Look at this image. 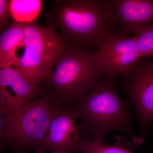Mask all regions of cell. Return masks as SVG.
<instances>
[{"label":"cell","instance_id":"8fae6325","mask_svg":"<svg viewBox=\"0 0 153 153\" xmlns=\"http://www.w3.org/2000/svg\"><path fill=\"white\" fill-rule=\"evenodd\" d=\"M11 67L19 71L29 82L36 85L49 84L53 71L41 54L24 44L15 50Z\"/></svg>","mask_w":153,"mask_h":153},{"label":"cell","instance_id":"3957f363","mask_svg":"<svg viewBox=\"0 0 153 153\" xmlns=\"http://www.w3.org/2000/svg\"><path fill=\"white\" fill-rule=\"evenodd\" d=\"M66 106L50 88L18 111L0 116L1 150L15 153L44 152L43 144L49 126Z\"/></svg>","mask_w":153,"mask_h":153},{"label":"cell","instance_id":"8992f818","mask_svg":"<svg viewBox=\"0 0 153 153\" xmlns=\"http://www.w3.org/2000/svg\"><path fill=\"white\" fill-rule=\"evenodd\" d=\"M97 52L105 75L115 79L128 74L140 57L135 36L117 33L103 41Z\"/></svg>","mask_w":153,"mask_h":153},{"label":"cell","instance_id":"6da1fadb","mask_svg":"<svg viewBox=\"0 0 153 153\" xmlns=\"http://www.w3.org/2000/svg\"><path fill=\"white\" fill-rule=\"evenodd\" d=\"M46 19L65 43L86 50L97 49L117 33L110 0L57 1Z\"/></svg>","mask_w":153,"mask_h":153},{"label":"cell","instance_id":"277c9868","mask_svg":"<svg viewBox=\"0 0 153 153\" xmlns=\"http://www.w3.org/2000/svg\"><path fill=\"white\" fill-rule=\"evenodd\" d=\"M105 76L97 51L66 43L48 83L63 104L70 106L98 85Z\"/></svg>","mask_w":153,"mask_h":153},{"label":"cell","instance_id":"9c48e42d","mask_svg":"<svg viewBox=\"0 0 153 153\" xmlns=\"http://www.w3.org/2000/svg\"><path fill=\"white\" fill-rule=\"evenodd\" d=\"M118 34H135L140 28L153 23V0H110Z\"/></svg>","mask_w":153,"mask_h":153},{"label":"cell","instance_id":"30bf717a","mask_svg":"<svg viewBox=\"0 0 153 153\" xmlns=\"http://www.w3.org/2000/svg\"><path fill=\"white\" fill-rule=\"evenodd\" d=\"M22 24L24 45L35 49L53 69L66 44L62 36L52 26L42 27L34 22Z\"/></svg>","mask_w":153,"mask_h":153},{"label":"cell","instance_id":"4fadbf2b","mask_svg":"<svg viewBox=\"0 0 153 153\" xmlns=\"http://www.w3.org/2000/svg\"><path fill=\"white\" fill-rule=\"evenodd\" d=\"M117 140L111 146L86 139L79 145L77 153H134L135 145L121 137H118Z\"/></svg>","mask_w":153,"mask_h":153},{"label":"cell","instance_id":"5b68a950","mask_svg":"<svg viewBox=\"0 0 153 153\" xmlns=\"http://www.w3.org/2000/svg\"><path fill=\"white\" fill-rule=\"evenodd\" d=\"M119 89L133 103L143 138L153 121V60L140 57L132 70L123 77Z\"/></svg>","mask_w":153,"mask_h":153},{"label":"cell","instance_id":"2e32d148","mask_svg":"<svg viewBox=\"0 0 153 153\" xmlns=\"http://www.w3.org/2000/svg\"><path fill=\"white\" fill-rule=\"evenodd\" d=\"M13 19L10 8V0H0V30H5Z\"/></svg>","mask_w":153,"mask_h":153},{"label":"cell","instance_id":"ba28073f","mask_svg":"<svg viewBox=\"0 0 153 153\" xmlns=\"http://www.w3.org/2000/svg\"><path fill=\"white\" fill-rule=\"evenodd\" d=\"M76 120L71 108L64 107L49 126L43 151L51 153H77L79 145L86 138Z\"/></svg>","mask_w":153,"mask_h":153},{"label":"cell","instance_id":"9a60e30c","mask_svg":"<svg viewBox=\"0 0 153 153\" xmlns=\"http://www.w3.org/2000/svg\"><path fill=\"white\" fill-rule=\"evenodd\" d=\"M134 36L140 57L153 58V23L140 28Z\"/></svg>","mask_w":153,"mask_h":153},{"label":"cell","instance_id":"e0dca14e","mask_svg":"<svg viewBox=\"0 0 153 153\" xmlns=\"http://www.w3.org/2000/svg\"><path fill=\"white\" fill-rule=\"evenodd\" d=\"M36 153H44V152H43V151H40V152H37Z\"/></svg>","mask_w":153,"mask_h":153},{"label":"cell","instance_id":"5bb4252c","mask_svg":"<svg viewBox=\"0 0 153 153\" xmlns=\"http://www.w3.org/2000/svg\"><path fill=\"white\" fill-rule=\"evenodd\" d=\"M41 0H10V8L14 21L29 23L39 16L42 7Z\"/></svg>","mask_w":153,"mask_h":153},{"label":"cell","instance_id":"7c38bea8","mask_svg":"<svg viewBox=\"0 0 153 153\" xmlns=\"http://www.w3.org/2000/svg\"><path fill=\"white\" fill-rule=\"evenodd\" d=\"M23 24L14 21L0 36V67H10L13 64L14 52L20 45L24 44Z\"/></svg>","mask_w":153,"mask_h":153},{"label":"cell","instance_id":"7a4b0ae2","mask_svg":"<svg viewBox=\"0 0 153 153\" xmlns=\"http://www.w3.org/2000/svg\"><path fill=\"white\" fill-rule=\"evenodd\" d=\"M115 80L105 75L98 85L70 107L76 119L82 121L80 128L94 140L103 142L108 133L118 130L128 134L135 146L142 144L143 139L133 130L129 100L118 95Z\"/></svg>","mask_w":153,"mask_h":153},{"label":"cell","instance_id":"52a82bcc","mask_svg":"<svg viewBox=\"0 0 153 153\" xmlns=\"http://www.w3.org/2000/svg\"><path fill=\"white\" fill-rule=\"evenodd\" d=\"M49 84L36 85L25 79L13 67L0 69V116L18 111L26 103L43 94Z\"/></svg>","mask_w":153,"mask_h":153}]
</instances>
